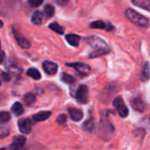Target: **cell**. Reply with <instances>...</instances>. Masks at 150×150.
<instances>
[{"label":"cell","mask_w":150,"mask_h":150,"mask_svg":"<svg viewBox=\"0 0 150 150\" xmlns=\"http://www.w3.org/2000/svg\"><path fill=\"white\" fill-rule=\"evenodd\" d=\"M126 16L133 23H134V24H136V25H138L140 26L146 27L149 25V19L146 17L141 15L139 12H137V11H134L132 9H127L126 11Z\"/></svg>","instance_id":"obj_2"},{"label":"cell","mask_w":150,"mask_h":150,"mask_svg":"<svg viewBox=\"0 0 150 150\" xmlns=\"http://www.w3.org/2000/svg\"><path fill=\"white\" fill-rule=\"evenodd\" d=\"M44 0H29V5L32 7H38L40 6Z\"/></svg>","instance_id":"obj_27"},{"label":"cell","mask_w":150,"mask_h":150,"mask_svg":"<svg viewBox=\"0 0 150 150\" xmlns=\"http://www.w3.org/2000/svg\"><path fill=\"white\" fill-rule=\"evenodd\" d=\"M10 71H11V73H13V74H18V73L21 72V69H20L18 67H17L16 65H13L12 67L10 68Z\"/></svg>","instance_id":"obj_28"},{"label":"cell","mask_w":150,"mask_h":150,"mask_svg":"<svg viewBox=\"0 0 150 150\" xmlns=\"http://www.w3.org/2000/svg\"><path fill=\"white\" fill-rule=\"evenodd\" d=\"M11 119V116H10V113H8L7 112H2L0 113V121L1 123H6L10 120Z\"/></svg>","instance_id":"obj_25"},{"label":"cell","mask_w":150,"mask_h":150,"mask_svg":"<svg viewBox=\"0 0 150 150\" xmlns=\"http://www.w3.org/2000/svg\"><path fill=\"white\" fill-rule=\"evenodd\" d=\"M49 28L52 29L53 31L56 32V33H59V34H63V33H64L63 27L61 26V25H60L59 24H57V23H51V24L49 25Z\"/></svg>","instance_id":"obj_23"},{"label":"cell","mask_w":150,"mask_h":150,"mask_svg":"<svg viewBox=\"0 0 150 150\" xmlns=\"http://www.w3.org/2000/svg\"><path fill=\"white\" fill-rule=\"evenodd\" d=\"M54 14V9L52 5L47 4L44 8V15L46 16V18H52Z\"/></svg>","instance_id":"obj_21"},{"label":"cell","mask_w":150,"mask_h":150,"mask_svg":"<svg viewBox=\"0 0 150 150\" xmlns=\"http://www.w3.org/2000/svg\"><path fill=\"white\" fill-rule=\"evenodd\" d=\"M113 105L116 108V110L119 112V114L122 118L127 117V115H128V109H127V105H125L123 99L120 97H118V98H116L113 100Z\"/></svg>","instance_id":"obj_3"},{"label":"cell","mask_w":150,"mask_h":150,"mask_svg":"<svg viewBox=\"0 0 150 150\" xmlns=\"http://www.w3.org/2000/svg\"><path fill=\"white\" fill-rule=\"evenodd\" d=\"M14 34H15V38H16L18 43L23 48H28V47H30V41H29L27 39H25V38L22 37V36H18V34L16 33L15 31H14Z\"/></svg>","instance_id":"obj_14"},{"label":"cell","mask_w":150,"mask_h":150,"mask_svg":"<svg viewBox=\"0 0 150 150\" xmlns=\"http://www.w3.org/2000/svg\"><path fill=\"white\" fill-rule=\"evenodd\" d=\"M43 15L44 14H42V12L40 11H35L32 16V22L34 25H41L43 22Z\"/></svg>","instance_id":"obj_12"},{"label":"cell","mask_w":150,"mask_h":150,"mask_svg":"<svg viewBox=\"0 0 150 150\" xmlns=\"http://www.w3.org/2000/svg\"><path fill=\"white\" fill-rule=\"evenodd\" d=\"M86 41L89 45L95 48V51L90 54L91 58L101 56L109 52V48L106 42L97 36H90L86 39Z\"/></svg>","instance_id":"obj_1"},{"label":"cell","mask_w":150,"mask_h":150,"mask_svg":"<svg viewBox=\"0 0 150 150\" xmlns=\"http://www.w3.org/2000/svg\"><path fill=\"white\" fill-rule=\"evenodd\" d=\"M150 78V66L149 62H146L143 69H142V79L143 81H147Z\"/></svg>","instance_id":"obj_17"},{"label":"cell","mask_w":150,"mask_h":150,"mask_svg":"<svg viewBox=\"0 0 150 150\" xmlns=\"http://www.w3.org/2000/svg\"><path fill=\"white\" fill-rule=\"evenodd\" d=\"M27 76H31L32 78H33L35 80H39L41 77V75L39 72V70L36 69H33V68H31L27 70Z\"/></svg>","instance_id":"obj_18"},{"label":"cell","mask_w":150,"mask_h":150,"mask_svg":"<svg viewBox=\"0 0 150 150\" xmlns=\"http://www.w3.org/2000/svg\"><path fill=\"white\" fill-rule=\"evenodd\" d=\"M94 127H95V121H94V120L92 118H91L88 120H86L85 123H84V125H83V128L87 132L93 131Z\"/></svg>","instance_id":"obj_19"},{"label":"cell","mask_w":150,"mask_h":150,"mask_svg":"<svg viewBox=\"0 0 150 150\" xmlns=\"http://www.w3.org/2000/svg\"><path fill=\"white\" fill-rule=\"evenodd\" d=\"M61 78H62V81H63L64 83H68V84H72V83H74V82H75L74 77L71 76L69 75V74H67V73L62 74Z\"/></svg>","instance_id":"obj_24"},{"label":"cell","mask_w":150,"mask_h":150,"mask_svg":"<svg viewBox=\"0 0 150 150\" xmlns=\"http://www.w3.org/2000/svg\"><path fill=\"white\" fill-rule=\"evenodd\" d=\"M43 69L45 70V72L48 75H54L57 71L58 66L53 62H49V61H46L43 63Z\"/></svg>","instance_id":"obj_8"},{"label":"cell","mask_w":150,"mask_h":150,"mask_svg":"<svg viewBox=\"0 0 150 150\" xmlns=\"http://www.w3.org/2000/svg\"><path fill=\"white\" fill-rule=\"evenodd\" d=\"M56 122L59 125H64L67 122V116L65 114H61L58 116V118L56 119Z\"/></svg>","instance_id":"obj_26"},{"label":"cell","mask_w":150,"mask_h":150,"mask_svg":"<svg viewBox=\"0 0 150 150\" xmlns=\"http://www.w3.org/2000/svg\"><path fill=\"white\" fill-rule=\"evenodd\" d=\"M76 99L81 104H86L89 101V91L86 85H81L76 91Z\"/></svg>","instance_id":"obj_4"},{"label":"cell","mask_w":150,"mask_h":150,"mask_svg":"<svg viewBox=\"0 0 150 150\" xmlns=\"http://www.w3.org/2000/svg\"><path fill=\"white\" fill-rule=\"evenodd\" d=\"M36 100V97L34 94L33 93H27L25 97H24V101L27 105H33Z\"/></svg>","instance_id":"obj_22"},{"label":"cell","mask_w":150,"mask_h":150,"mask_svg":"<svg viewBox=\"0 0 150 150\" xmlns=\"http://www.w3.org/2000/svg\"><path fill=\"white\" fill-rule=\"evenodd\" d=\"M2 78H3L4 81L8 82V81H10V79H11V76H10L7 72H2Z\"/></svg>","instance_id":"obj_29"},{"label":"cell","mask_w":150,"mask_h":150,"mask_svg":"<svg viewBox=\"0 0 150 150\" xmlns=\"http://www.w3.org/2000/svg\"><path fill=\"white\" fill-rule=\"evenodd\" d=\"M69 113L70 119L74 121H80L83 117V112L81 110L75 109V108H69Z\"/></svg>","instance_id":"obj_10"},{"label":"cell","mask_w":150,"mask_h":150,"mask_svg":"<svg viewBox=\"0 0 150 150\" xmlns=\"http://www.w3.org/2000/svg\"><path fill=\"white\" fill-rule=\"evenodd\" d=\"M11 111H12V112H13L16 116H19V115H21V114L24 112V108H23V105H22L19 102H16V103L12 105Z\"/></svg>","instance_id":"obj_16"},{"label":"cell","mask_w":150,"mask_h":150,"mask_svg":"<svg viewBox=\"0 0 150 150\" xmlns=\"http://www.w3.org/2000/svg\"><path fill=\"white\" fill-rule=\"evenodd\" d=\"M66 40L71 46L77 47L79 45V41L81 40V37L79 35H76V34L69 33V34L66 35Z\"/></svg>","instance_id":"obj_11"},{"label":"cell","mask_w":150,"mask_h":150,"mask_svg":"<svg viewBox=\"0 0 150 150\" xmlns=\"http://www.w3.org/2000/svg\"><path fill=\"white\" fill-rule=\"evenodd\" d=\"M68 66L74 68L78 73L81 75H88L91 72V68L89 65L83 62H74V63H67Z\"/></svg>","instance_id":"obj_5"},{"label":"cell","mask_w":150,"mask_h":150,"mask_svg":"<svg viewBox=\"0 0 150 150\" xmlns=\"http://www.w3.org/2000/svg\"><path fill=\"white\" fill-rule=\"evenodd\" d=\"M55 2L60 6H64V5H66L69 3V0H55Z\"/></svg>","instance_id":"obj_30"},{"label":"cell","mask_w":150,"mask_h":150,"mask_svg":"<svg viewBox=\"0 0 150 150\" xmlns=\"http://www.w3.org/2000/svg\"><path fill=\"white\" fill-rule=\"evenodd\" d=\"M51 116L50 112H40L35 115H33V120L35 121H44L47 120Z\"/></svg>","instance_id":"obj_13"},{"label":"cell","mask_w":150,"mask_h":150,"mask_svg":"<svg viewBox=\"0 0 150 150\" xmlns=\"http://www.w3.org/2000/svg\"><path fill=\"white\" fill-rule=\"evenodd\" d=\"M90 26L91 28H94V29H107V25L105 23H104L103 21L101 20H97V21H94L92 22Z\"/></svg>","instance_id":"obj_20"},{"label":"cell","mask_w":150,"mask_h":150,"mask_svg":"<svg viewBox=\"0 0 150 150\" xmlns=\"http://www.w3.org/2000/svg\"><path fill=\"white\" fill-rule=\"evenodd\" d=\"M133 3L138 7L150 11V0H133Z\"/></svg>","instance_id":"obj_15"},{"label":"cell","mask_w":150,"mask_h":150,"mask_svg":"<svg viewBox=\"0 0 150 150\" xmlns=\"http://www.w3.org/2000/svg\"><path fill=\"white\" fill-rule=\"evenodd\" d=\"M32 121L30 119H23L18 121V128L23 134H29L32 130Z\"/></svg>","instance_id":"obj_7"},{"label":"cell","mask_w":150,"mask_h":150,"mask_svg":"<svg viewBox=\"0 0 150 150\" xmlns=\"http://www.w3.org/2000/svg\"><path fill=\"white\" fill-rule=\"evenodd\" d=\"M25 142H26V139L25 136H22V135L16 136L12 140L10 149L11 150H21L25 146Z\"/></svg>","instance_id":"obj_6"},{"label":"cell","mask_w":150,"mask_h":150,"mask_svg":"<svg viewBox=\"0 0 150 150\" xmlns=\"http://www.w3.org/2000/svg\"><path fill=\"white\" fill-rule=\"evenodd\" d=\"M132 106L140 112H142L145 111L146 108V105L144 103V101L141 98H135L133 101H132Z\"/></svg>","instance_id":"obj_9"}]
</instances>
